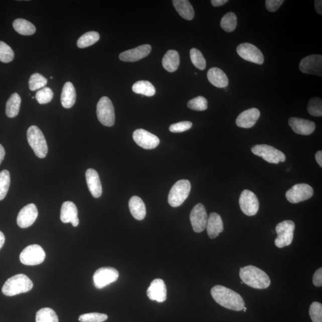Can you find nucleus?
<instances>
[{"instance_id": "obj_9", "label": "nucleus", "mask_w": 322, "mask_h": 322, "mask_svg": "<svg viewBox=\"0 0 322 322\" xmlns=\"http://www.w3.org/2000/svg\"><path fill=\"white\" fill-rule=\"evenodd\" d=\"M46 256L45 251L40 245H31L22 251L20 260L25 265L36 266L43 262Z\"/></svg>"}, {"instance_id": "obj_12", "label": "nucleus", "mask_w": 322, "mask_h": 322, "mask_svg": "<svg viewBox=\"0 0 322 322\" xmlns=\"http://www.w3.org/2000/svg\"><path fill=\"white\" fill-rule=\"evenodd\" d=\"M238 55L247 61L258 65H262L264 61V56L261 50L248 43L241 44L237 47Z\"/></svg>"}, {"instance_id": "obj_18", "label": "nucleus", "mask_w": 322, "mask_h": 322, "mask_svg": "<svg viewBox=\"0 0 322 322\" xmlns=\"http://www.w3.org/2000/svg\"><path fill=\"white\" fill-rule=\"evenodd\" d=\"M152 47L149 44L140 46L135 49L125 51L119 56L120 59L123 62H133L145 58L149 55Z\"/></svg>"}, {"instance_id": "obj_37", "label": "nucleus", "mask_w": 322, "mask_h": 322, "mask_svg": "<svg viewBox=\"0 0 322 322\" xmlns=\"http://www.w3.org/2000/svg\"><path fill=\"white\" fill-rule=\"evenodd\" d=\"M47 83L46 78L38 73H35L31 76L29 80V87L31 91H36L38 89L45 87Z\"/></svg>"}, {"instance_id": "obj_52", "label": "nucleus", "mask_w": 322, "mask_h": 322, "mask_svg": "<svg viewBox=\"0 0 322 322\" xmlns=\"http://www.w3.org/2000/svg\"><path fill=\"white\" fill-rule=\"evenodd\" d=\"M5 242V237L3 232L0 231V250H1Z\"/></svg>"}, {"instance_id": "obj_46", "label": "nucleus", "mask_w": 322, "mask_h": 322, "mask_svg": "<svg viewBox=\"0 0 322 322\" xmlns=\"http://www.w3.org/2000/svg\"><path fill=\"white\" fill-rule=\"evenodd\" d=\"M283 3V0H266V9L270 12H275L280 8Z\"/></svg>"}, {"instance_id": "obj_33", "label": "nucleus", "mask_w": 322, "mask_h": 322, "mask_svg": "<svg viewBox=\"0 0 322 322\" xmlns=\"http://www.w3.org/2000/svg\"><path fill=\"white\" fill-rule=\"evenodd\" d=\"M100 39V35L97 32L90 31L82 35L77 41V46L80 49L90 47Z\"/></svg>"}, {"instance_id": "obj_31", "label": "nucleus", "mask_w": 322, "mask_h": 322, "mask_svg": "<svg viewBox=\"0 0 322 322\" xmlns=\"http://www.w3.org/2000/svg\"><path fill=\"white\" fill-rule=\"evenodd\" d=\"M21 98L17 92L11 95L6 103V114L9 118L17 117L20 111Z\"/></svg>"}, {"instance_id": "obj_7", "label": "nucleus", "mask_w": 322, "mask_h": 322, "mask_svg": "<svg viewBox=\"0 0 322 322\" xmlns=\"http://www.w3.org/2000/svg\"><path fill=\"white\" fill-rule=\"evenodd\" d=\"M97 116L101 124L106 127L114 125L116 121L114 107L109 97H101L97 105Z\"/></svg>"}, {"instance_id": "obj_49", "label": "nucleus", "mask_w": 322, "mask_h": 322, "mask_svg": "<svg viewBox=\"0 0 322 322\" xmlns=\"http://www.w3.org/2000/svg\"><path fill=\"white\" fill-rule=\"evenodd\" d=\"M211 4L214 7H220L226 4L228 2V0H212Z\"/></svg>"}, {"instance_id": "obj_3", "label": "nucleus", "mask_w": 322, "mask_h": 322, "mask_svg": "<svg viewBox=\"0 0 322 322\" xmlns=\"http://www.w3.org/2000/svg\"><path fill=\"white\" fill-rule=\"evenodd\" d=\"M33 288V283L23 274L12 276L3 285L2 292L6 296H13L28 292Z\"/></svg>"}, {"instance_id": "obj_42", "label": "nucleus", "mask_w": 322, "mask_h": 322, "mask_svg": "<svg viewBox=\"0 0 322 322\" xmlns=\"http://www.w3.org/2000/svg\"><path fill=\"white\" fill-rule=\"evenodd\" d=\"M54 93L49 87H44L37 92L36 100L41 104L49 103L53 98Z\"/></svg>"}, {"instance_id": "obj_32", "label": "nucleus", "mask_w": 322, "mask_h": 322, "mask_svg": "<svg viewBox=\"0 0 322 322\" xmlns=\"http://www.w3.org/2000/svg\"><path fill=\"white\" fill-rule=\"evenodd\" d=\"M132 90L136 94H140L151 97L155 94L154 86L148 81H139L133 85Z\"/></svg>"}, {"instance_id": "obj_53", "label": "nucleus", "mask_w": 322, "mask_h": 322, "mask_svg": "<svg viewBox=\"0 0 322 322\" xmlns=\"http://www.w3.org/2000/svg\"><path fill=\"white\" fill-rule=\"evenodd\" d=\"M243 310H244V311L245 312V311H247V307H245L244 308Z\"/></svg>"}, {"instance_id": "obj_2", "label": "nucleus", "mask_w": 322, "mask_h": 322, "mask_svg": "<svg viewBox=\"0 0 322 322\" xmlns=\"http://www.w3.org/2000/svg\"><path fill=\"white\" fill-rule=\"evenodd\" d=\"M240 276L242 282L255 289H266L270 285L269 276L263 270L254 266L241 268Z\"/></svg>"}, {"instance_id": "obj_20", "label": "nucleus", "mask_w": 322, "mask_h": 322, "mask_svg": "<svg viewBox=\"0 0 322 322\" xmlns=\"http://www.w3.org/2000/svg\"><path fill=\"white\" fill-rule=\"evenodd\" d=\"M289 124L295 133L300 135H310L315 129V124L313 121L299 118H291Z\"/></svg>"}, {"instance_id": "obj_11", "label": "nucleus", "mask_w": 322, "mask_h": 322, "mask_svg": "<svg viewBox=\"0 0 322 322\" xmlns=\"http://www.w3.org/2000/svg\"><path fill=\"white\" fill-rule=\"evenodd\" d=\"M313 194V189L310 185L297 184L287 191L286 197L289 202L297 203L310 199Z\"/></svg>"}, {"instance_id": "obj_30", "label": "nucleus", "mask_w": 322, "mask_h": 322, "mask_svg": "<svg viewBox=\"0 0 322 322\" xmlns=\"http://www.w3.org/2000/svg\"><path fill=\"white\" fill-rule=\"evenodd\" d=\"M15 30L22 36H31L36 32L34 25L24 19H15L13 23Z\"/></svg>"}, {"instance_id": "obj_44", "label": "nucleus", "mask_w": 322, "mask_h": 322, "mask_svg": "<svg viewBox=\"0 0 322 322\" xmlns=\"http://www.w3.org/2000/svg\"><path fill=\"white\" fill-rule=\"evenodd\" d=\"M313 322H322V305L320 302H313L309 310Z\"/></svg>"}, {"instance_id": "obj_22", "label": "nucleus", "mask_w": 322, "mask_h": 322, "mask_svg": "<svg viewBox=\"0 0 322 322\" xmlns=\"http://www.w3.org/2000/svg\"><path fill=\"white\" fill-rule=\"evenodd\" d=\"M60 219L63 223H71L74 227L78 226V209L74 202L71 201L63 202L61 211H60Z\"/></svg>"}, {"instance_id": "obj_16", "label": "nucleus", "mask_w": 322, "mask_h": 322, "mask_svg": "<svg viewBox=\"0 0 322 322\" xmlns=\"http://www.w3.org/2000/svg\"><path fill=\"white\" fill-rule=\"evenodd\" d=\"M133 139L140 147L145 149H153L157 148L160 140L157 136L145 130H136L133 133Z\"/></svg>"}, {"instance_id": "obj_8", "label": "nucleus", "mask_w": 322, "mask_h": 322, "mask_svg": "<svg viewBox=\"0 0 322 322\" xmlns=\"http://www.w3.org/2000/svg\"><path fill=\"white\" fill-rule=\"evenodd\" d=\"M254 155L263 158L269 163L279 164L286 160L284 154L277 149L267 145H258L254 146L251 149Z\"/></svg>"}, {"instance_id": "obj_21", "label": "nucleus", "mask_w": 322, "mask_h": 322, "mask_svg": "<svg viewBox=\"0 0 322 322\" xmlns=\"http://www.w3.org/2000/svg\"><path fill=\"white\" fill-rule=\"evenodd\" d=\"M260 117V112L257 108H251L242 112L237 118L236 124L239 127L250 129L254 126Z\"/></svg>"}, {"instance_id": "obj_1", "label": "nucleus", "mask_w": 322, "mask_h": 322, "mask_svg": "<svg viewBox=\"0 0 322 322\" xmlns=\"http://www.w3.org/2000/svg\"><path fill=\"white\" fill-rule=\"evenodd\" d=\"M212 298L223 307L235 311L243 310L245 302L242 296L233 290L222 285H216L211 289Z\"/></svg>"}, {"instance_id": "obj_13", "label": "nucleus", "mask_w": 322, "mask_h": 322, "mask_svg": "<svg viewBox=\"0 0 322 322\" xmlns=\"http://www.w3.org/2000/svg\"><path fill=\"white\" fill-rule=\"evenodd\" d=\"M240 205L242 211L248 216L256 215L259 209V201L257 196L249 190H245L242 192Z\"/></svg>"}, {"instance_id": "obj_36", "label": "nucleus", "mask_w": 322, "mask_h": 322, "mask_svg": "<svg viewBox=\"0 0 322 322\" xmlns=\"http://www.w3.org/2000/svg\"><path fill=\"white\" fill-rule=\"evenodd\" d=\"M10 185H11V175L8 170L0 172V200L5 198L7 195Z\"/></svg>"}, {"instance_id": "obj_17", "label": "nucleus", "mask_w": 322, "mask_h": 322, "mask_svg": "<svg viewBox=\"0 0 322 322\" xmlns=\"http://www.w3.org/2000/svg\"><path fill=\"white\" fill-rule=\"evenodd\" d=\"M38 215L37 206L34 203H30L24 207L19 212L17 223L19 227L28 228L36 222Z\"/></svg>"}, {"instance_id": "obj_28", "label": "nucleus", "mask_w": 322, "mask_h": 322, "mask_svg": "<svg viewBox=\"0 0 322 322\" xmlns=\"http://www.w3.org/2000/svg\"><path fill=\"white\" fill-rule=\"evenodd\" d=\"M162 65L166 71L173 72L180 65V56L176 50H168L162 59Z\"/></svg>"}, {"instance_id": "obj_24", "label": "nucleus", "mask_w": 322, "mask_h": 322, "mask_svg": "<svg viewBox=\"0 0 322 322\" xmlns=\"http://www.w3.org/2000/svg\"><path fill=\"white\" fill-rule=\"evenodd\" d=\"M206 229L209 238L214 239L218 237L224 230V226H223L221 216L216 212L210 213L207 221Z\"/></svg>"}, {"instance_id": "obj_6", "label": "nucleus", "mask_w": 322, "mask_h": 322, "mask_svg": "<svg viewBox=\"0 0 322 322\" xmlns=\"http://www.w3.org/2000/svg\"><path fill=\"white\" fill-rule=\"evenodd\" d=\"M295 229V223L291 221H285L279 223L276 227L277 235L275 241L276 246L282 248L291 245L294 238Z\"/></svg>"}, {"instance_id": "obj_51", "label": "nucleus", "mask_w": 322, "mask_h": 322, "mask_svg": "<svg viewBox=\"0 0 322 322\" xmlns=\"http://www.w3.org/2000/svg\"><path fill=\"white\" fill-rule=\"evenodd\" d=\"M6 152L5 148H3V146L0 144V165L2 163L3 160L5 157Z\"/></svg>"}, {"instance_id": "obj_26", "label": "nucleus", "mask_w": 322, "mask_h": 322, "mask_svg": "<svg viewBox=\"0 0 322 322\" xmlns=\"http://www.w3.org/2000/svg\"><path fill=\"white\" fill-rule=\"evenodd\" d=\"M129 208L133 218L138 221H142L146 214V209L144 202L139 196H134L129 201Z\"/></svg>"}, {"instance_id": "obj_23", "label": "nucleus", "mask_w": 322, "mask_h": 322, "mask_svg": "<svg viewBox=\"0 0 322 322\" xmlns=\"http://www.w3.org/2000/svg\"><path fill=\"white\" fill-rule=\"evenodd\" d=\"M86 181L92 196L98 198L102 194V186L99 175L94 169H88L85 173Z\"/></svg>"}, {"instance_id": "obj_35", "label": "nucleus", "mask_w": 322, "mask_h": 322, "mask_svg": "<svg viewBox=\"0 0 322 322\" xmlns=\"http://www.w3.org/2000/svg\"><path fill=\"white\" fill-rule=\"evenodd\" d=\"M221 27L227 33L234 31L237 27V17L234 13L229 12L223 17L221 22Z\"/></svg>"}, {"instance_id": "obj_41", "label": "nucleus", "mask_w": 322, "mask_h": 322, "mask_svg": "<svg viewBox=\"0 0 322 322\" xmlns=\"http://www.w3.org/2000/svg\"><path fill=\"white\" fill-rule=\"evenodd\" d=\"M187 107L193 111H205L208 108V101L202 96L196 97L188 102Z\"/></svg>"}, {"instance_id": "obj_27", "label": "nucleus", "mask_w": 322, "mask_h": 322, "mask_svg": "<svg viewBox=\"0 0 322 322\" xmlns=\"http://www.w3.org/2000/svg\"><path fill=\"white\" fill-rule=\"evenodd\" d=\"M76 94L74 85L71 82H67L63 86L61 94V103L63 107L69 109L74 106L76 101Z\"/></svg>"}, {"instance_id": "obj_4", "label": "nucleus", "mask_w": 322, "mask_h": 322, "mask_svg": "<svg viewBox=\"0 0 322 322\" xmlns=\"http://www.w3.org/2000/svg\"><path fill=\"white\" fill-rule=\"evenodd\" d=\"M27 139L29 145L38 158H44L48 153V146L45 137L41 130L36 126L28 129Z\"/></svg>"}, {"instance_id": "obj_50", "label": "nucleus", "mask_w": 322, "mask_h": 322, "mask_svg": "<svg viewBox=\"0 0 322 322\" xmlns=\"http://www.w3.org/2000/svg\"><path fill=\"white\" fill-rule=\"evenodd\" d=\"M315 159L317 162L318 165H320V167H322V152L321 151H318L316 153V154L315 155Z\"/></svg>"}, {"instance_id": "obj_25", "label": "nucleus", "mask_w": 322, "mask_h": 322, "mask_svg": "<svg viewBox=\"0 0 322 322\" xmlns=\"http://www.w3.org/2000/svg\"><path fill=\"white\" fill-rule=\"evenodd\" d=\"M207 77L210 83L216 87L226 88L229 85L228 76L220 68L210 69L207 74Z\"/></svg>"}, {"instance_id": "obj_29", "label": "nucleus", "mask_w": 322, "mask_h": 322, "mask_svg": "<svg viewBox=\"0 0 322 322\" xmlns=\"http://www.w3.org/2000/svg\"><path fill=\"white\" fill-rule=\"evenodd\" d=\"M173 4L178 14L181 17L187 21H191L194 18V12L192 6L187 0H174Z\"/></svg>"}, {"instance_id": "obj_47", "label": "nucleus", "mask_w": 322, "mask_h": 322, "mask_svg": "<svg viewBox=\"0 0 322 322\" xmlns=\"http://www.w3.org/2000/svg\"><path fill=\"white\" fill-rule=\"evenodd\" d=\"M313 284L315 286L320 287L322 285V269L320 268L314 273L313 277Z\"/></svg>"}, {"instance_id": "obj_5", "label": "nucleus", "mask_w": 322, "mask_h": 322, "mask_svg": "<svg viewBox=\"0 0 322 322\" xmlns=\"http://www.w3.org/2000/svg\"><path fill=\"white\" fill-rule=\"evenodd\" d=\"M191 190L190 181L187 180H180L172 187L168 195V203L171 206L178 207L189 196Z\"/></svg>"}, {"instance_id": "obj_34", "label": "nucleus", "mask_w": 322, "mask_h": 322, "mask_svg": "<svg viewBox=\"0 0 322 322\" xmlns=\"http://www.w3.org/2000/svg\"><path fill=\"white\" fill-rule=\"evenodd\" d=\"M36 322H59V318L53 309L43 308L37 311Z\"/></svg>"}, {"instance_id": "obj_15", "label": "nucleus", "mask_w": 322, "mask_h": 322, "mask_svg": "<svg viewBox=\"0 0 322 322\" xmlns=\"http://www.w3.org/2000/svg\"><path fill=\"white\" fill-rule=\"evenodd\" d=\"M299 69L304 74L321 76L322 56L313 55L304 57L299 63Z\"/></svg>"}, {"instance_id": "obj_39", "label": "nucleus", "mask_w": 322, "mask_h": 322, "mask_svg": "<svg viewBox=\"0 0 322 322\" xmlns=\"http://www.w3.org/2000/svg\"><path fill=\"white\" fill-rule=\"evenodd\" d=\"M15 54L12 48L7 44L0 41V61L9 63L14 59Z\"/></svg>"}, {"instance_id": "obj_48", "label": "nucleus", "mask_w": 322, "mask_h": 322, "mask_svg": "<svg viewBox=\"0 0 322 322\" xmlns=\"http://www.w3.org/2000/svg\"><path fill=\"white\" fill-rule=\"evenodd\" d=\"M314 6L315 11L318 14L322 15V1L321 0H316L314 2Z\"/></svg>"}, {"instance_id": "obj_38", "label": "nucleus", "mask_w": 322, "mask_h": 322, "mask_svg": "<svg viewBox=\"0 0 322 322\" xmlns=\"http://www.w3.org/2000/svg\"><path fill=\"white\" fill-rule=\"evenodd\" d=\"M191 61L197 69L204 70L206 68V60L199 50L193 48L190 51Z\"/></svg>"}, {"instance_id": "obj_45", "label": "nucleus", "mask_w": 322, "mask_h": 322, "mask_svg": "<svg viewBox=\"0 0 322 322\" xmlns=\"http://www.w3.org/2000/svg\"><path fill=\"white\" fill-rule=\"evenodd\" d=\"M192 123L190 121H182L178 123L172 124L170 127V131L172 133H182L192 128Z\"/></svg>"}, {"instance_id": "obj_43", "label": "nucleus", "mask_w": 322, "mask_h": 322, "mask_svg": "<svg viewBox=\"0 0 322 322\" xmlns=\"http://www.w3.org/2000/svg\"><path fill=\"white\" fill-rule=\"evenodd\" d=\"M108 318L106 314L98 313L83 314L79 317L81 322H103Z\"/></svg>"}, {"instance_id": "obj_40", "label": "nucleus", "mask_w": 322, "mask_h": 322, "mask_svg": "<svg viewBox=\"0 0 322 322\" xmlns=\"http://www.w3.org/2000/svg\"><path fill=\"white\" fill-rule=\"evenodd\" d=\"M307 110L309 114L313 117L322 116V101L318 97L312 98L309 101Z\"/></svg>"}, {"instance_id": "obj_14", "label": "nucleus", "mask_w": 322, "mask_h": 322, "mask_svg": "<svg viewBox=\"0 0 322 322\" xmlns=\"http://www.w3.org/2000/svg\"><path fill=\"white\" fill-rule=\"evenodd\" d=\"M208 218L205 206L202 203H197L194 206L190 215L193 231L196 233H200L205 230Z\"/></svg>"}, {"instance_id": "obj_10", "label": "nucleus", "mask_w": 322, "mask_h": 322, "mask_svg": "<svg viewBox=\"0 0 322 322\" xmlns=\"http://www.w3.org/2000/svg\"><path fill=\"white\" fill-rule=\"evenodd\" d=\"M119 277V273L115 268L101 267L94 274L93 282L95 288L102 289L112 283L116 282Z\"/></svg>"}, {"instance_id": "obj_19", "label": "nucleus", "mask_w": 322, "mask_h": 322, "mask_svg": "<svg viewBox=\"0 0 322 322\" xmlns=\"http://www.w3.org/2000/svg\"><path fill=\"white\" fill-rule=\"evenodd\" d=\"M147 295L152 301L163 302L167 299V287L163 280H153L147 290Z\"/></svg>"}]
</instances>
